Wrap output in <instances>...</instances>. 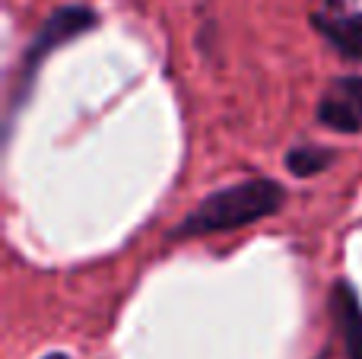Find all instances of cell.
Here are the masks:
<instances>
[{"label":"cell","instance_id":"6da1fadb","mask_svg":"<svg viewBox=\"0 0 362 359\" xmlns=\"http://www.w3.org/2000/svg\"><path fill=\"white\" fill-rule=\"evenodd\" d=\"M286 191L270 178H248L232 188H223L216 194L204 197L191 213L175 226L172 235H206V233H229V229L248 226V223L267 220L270 213L283 207Z\"/></svg>","mask_w":362,"mask_h":359},{"label":"cell","instance_id":"7a4b0ae2","mask_svg":"<svg viewBox=\"0 0 362 359\" xmlns=\"http://www.w3.org/2000/svg\"><path fill=\"white\" fill-rule=\"evenodd\" d=\"M95 23H99V16H95L93 6L70 4V6H61V10L51 13V16L42 23V29L35 32L32 45L25 48V54H23V73H19V86L25 89V83L35 76L38 64H42L45 57L51 54V51L61 48V45H67V42H74V38L83 35V32L95 29Z\"/></svg>","mask_w":362,"mask_h":359},{"label":"cell","instance_id":"3957f363","mask_svg":"<svg viewBox=\"0 0 362 359\" xmlns=\"http://www.w3.org/2000/svg\"><path fill=\"white\" fill-rule=\"evenodd\" d=\"M315 29L334 45L344 57L362 61V13L340 10L337 4H327L321 13L312 16Z\"/></svg>","mask_w":362,"mask_h":359},{"label":"cell","instance_id":"277c9868","mask_svg":"<svg viewBox=\"0 0 362 359\" xmlns=\"http://www.w3.org/2000/svg\"><path fill=\"white\" fill-rule=\"evenodd\" d=\"M331 305H334V318H337L340 331H344V343H346V356L350 359H362V305H359V296L350 283L340 280L334 286V296H331Z\"/></svg>","mask_w":362,"mask_h":359},{"label":"cell","instance_id":"5b68a950","mask_svg":"<svg viewBox=\"0 0 362 359\" xmlns=\"http://www.w3.org/2000/svg\"><path fill=\"white\" fill-rule=\"evenodd\" d=\"M327 165H331V150H325V146H296L286 153V169L299 178L318 175Z\"/></svg>","mask_w":362,"mask_h":359},{"label":"cell","instance_id":"8992f818","mask_svg":"<svg viewBox=\"0 0 362 359\" xmlns=\"http://www.w3.org/2000/svg\"><path fill=\"white\" fill-rule=\"evenodd\" d=\"M318 118H321V124L334 127V131H340V134H353L362 127V118L344 99H325L318 108Z\"/></svg>","mask_w":362,"mask_h":359},{"label":"cell","instance_id":"52a82bcc","mask_svg":"<svg viewBox=\"0 0 362 359\" xmlns=\"http://www.w3.org/2000/svg\"><path fill=\"white\" fill-rule=\"evenodd\" d=\"M337 89L346 105H353V112L362 118V76H344V80L337 83Z\"/></svg>","mask_w":362,"mask_h":359},{"label":"cell","instance_id":"ba28073f","mask_svg":"<svg viewBox=\"0 0 362 359\" xmlns=\"http://www.w3.org/2000/svg\"><path fill=\"white\" fill-rule=\"evenodd\" d=\"M45 359H70V356H64V353H54V356H45Z\"/></svg>","mask_w":362,"mask_h":359}]
</instances>
